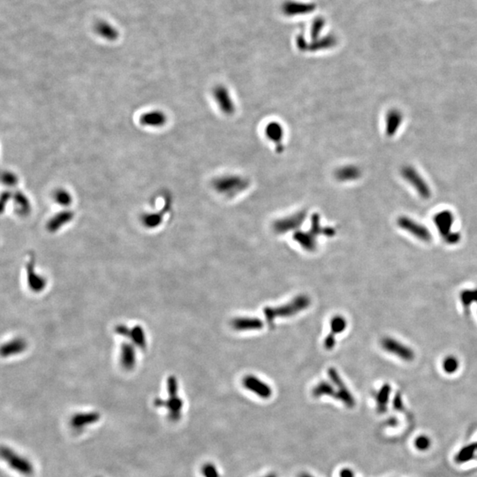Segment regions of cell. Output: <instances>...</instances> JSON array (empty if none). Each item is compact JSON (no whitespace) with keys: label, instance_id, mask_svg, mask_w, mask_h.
I'll return each instance as SVG.
<instances>
[{"label":"cell","instance_id":"6da1fadb","mask_svg":"<svg viewBox=\"0 0 477 477\" xmlns=\"http://www.w3.org/2000/svg\"><path fill=\"white\" fill-rule=\"evenodd\" d=\"M310 305V299L307 295H299L285 305L277 308L266 307L264 310V316L270 326L273 327L274 320L279 318H290L308 309Z\"/></svg>","mask_w":477,"mask_h":477},{"label":"cell","instance_id":"7a4b0ae2","mask_svg":"<svg viewBox=\"0 0 477 477\" xmlns=\"http://www.w3.org/2000/svg\"><path fill=\"white\" fill-rule=\"evenodd\" d=\"M168 398L166 400L161 398H156L154 404L157 406H163L168 411L169 417L172 421H178L181 416V412L183 408V400L179 397L178 391L179 385L178 380L175 377H169L167 379Z\"/></svg>","mask_w":477,"mask_h":477},{"label":"cell","instance_id":"3957f363","mask_svg":"<svg viewBox=\"0 0 477 477\" xmlns=\"http://www.w3.org/2000/svg\"><path fill=\"white\" fill-rule=\"evenodd\" d=\"M1 456L6 464L21 475L30 477L34 474V467L32 463L24 457L21 456L17 452H13L12 449L3 446L1 449Z\"/></svg>","mask_w":477,"mask_h":477},{"label":"cell","instance_id":"277c9868","mask_svg":"<svg viewBox=\"0 0 477 477\" xmlns=\"http://www.w3.org/2000/svg\"><path fill=\"white\" fill-rule=\"evenodd\" d=\"M35 255L30 253L26 259V274L28 285L31 291L35 293H40L46 287L47 281L44 277L39 275L35 270Z\"/></svg>","mask_w":477,"mask_h":477},{"label":"cell","instance_id":"5b68a950","mask_svg":"<svg viewBox=\"0 0 477 477\" xmlns=\"http://www.w3.org/2000/svg\"><path fill=\"white\" fill-rule=\"evenodd\" d=\"M382 348L390 354L396 356L401 360L412 361L414 359V353L406 345L398 341L393 338H385L382 339Z\"/></svg>","mask_w":477,"mask_h":477},{"label":"cell","instance_id":"8992f818","mask_svg":"<svg viewBox=\"0 0 477 477\" xmlns=\"http://www.w3.org/2000/svg\"><path fill=\"white\" fill-rule=\"evenodd\" d=\"M328 375L331 378V382L336 385L337 388V399L343 402L348 407H353L356 405L355 398L353 397L351 393L349 392L348 387L345 385L342 379L339 377L337 370L333 368H329Z\"/></svg>","mask_w":477,"mask_h":477},{"label":"cell","instance_id":"52a82bcc","mask_svg":"<svg viewBox=\"0 0 477 477\" xmlns=\"http://www.w3.org/2000/svg\"><path fill=\"white\" fill-rule=\"evenodd\" d=\"M436 224L446 242L449 244H455L461 239V235L450 232V228L452 225V215L446 212L437 215L436 218Z\"/></svg>","mask_w":477,"mask_h":477},{"label":"cell","instance_id":"ba28073f","mask_svg":"<svg viewBox=\"0 0 477 477\" xmlns=\"http://www.w3.org/2000/svg\"><path fill=\"white\" fill-rule=\"evenodd\" d=\"M243 386L255 395L263 398H269L272 395V390L270 385L260 380L258 377L248 375L243 378Z\"/></svg>","mask_w":477,"mask_h":477},{"label":"cell","instance_id":"9c48e42d","mask_svg":"<svg viewBox=\"0 0 477 477\" xmlns=\"http://www.w3.org/2000/svg\"><path fill=\"white\" fill-rule=\"evenodd\" d=\"M348 326V322L342 316H335L331 318L330 322L331 332L328 334L323 341V347L326 350H331L334 348L336 344L335 336L342 333Z\"/></svg>","mask_w":477,"mask_h":477},{"label":"cell","instance_id":"30bf717a","mask_svg":"<svg viewBox=\"0 0 477 477\" xmlns=\"http://www.w3.org/2000/svg\"><path fill=\"white\" fill-rule=\"evenodd\" d=\"M398 225L401 228L409 232L412 235H414L416 238L423 240V241H430L431 239V234L428 231L427 228L419 225L417 223L412 221L411 219L406 218H400L398 220Z\"/></svg>","mask_w":477,"mask_h":477},{"label":"cell","instance_id":"8fae6325","mask_svg":"<svg viewBox=\"0 0 477 477\" xmlns=\"http://www.w3.org/2000/svg\"><path fill=\"white\" fill-rule=\"evenodd\" d=\"M101 415L97 412L78 413L72 416L70 425L75 430H81L88 425H92L100 420Z\"/></svg>","mask_w":477,"mask_h":477},{"label":"cell","instance_id":"7c38bea8","mask_svg":"<svg viewBox=\"0 0 477 477\" xmlns=\"http://www.w3.org/2000/svg\"><path fill=\"white\" fill-rule=\"evenodd\" d=\"M231 326L235 331H255L261 330L264 323L256 318H236L231 321Z\"/></svg>","mask_w":477,"mask_h":477},{"label":"cell","instance_id":"4fadbf2b","mask_svg":"<svg viewBox=\"0 0 477 477\" xmlns=\"http://www.w3.org/2000/svg\"><path fill=\"white\" fill-rule=\"evenodd\" d=\"M28 347L25 339L21 338H15L11 339L2 346L1 355L3 357H10V356H17L25 351Z\"/></svg>","mask_w":477,"mask_h":477},{"label":"cell","instance_id":"5bb4252c","mask_svg":"<svg viewBox=\"0 0 477 477\" xmlns=\"http://www.w3.org/2000/svg\"><path fill=\"white\" fill-rule=\"evenodd\" d=\"M74 218V212L69 210H64L59 213L56 214L53 218H50L49 222L47 223V230L50 233H55L59 231L62 226L72 221Z\"/></svg>","mask_w":477,"mask_h":477},{"label":"cell","instance_id":"9a60e30c","mask_svg":"<svg viewBox=\"0 0 477 477\" xmlns=\"http://www.w3.org/2000/svg\"><path fill=\"white\" fill-rule=\"evenodd\" d=\"M304 217H305V215L300 214V215H295L292 218L281 219L279 221H278L274 224V226H273L274 231L278 234H285L292 229L297 228L298 226H301Z\"/></svg>","mask_w":477,"mask_h":477},{"label":"cell","instance_id":"2e32d148","mask_svg":"<svg viewBox=\"0 0 477 477\" xmlns=\"http://www.w3.org/2000/svg\"><path fill=\"white\" fill-rule=\"evenodd\" d=\"M136 362V352L134 345L130 343H123L120 349V364L126 369H132Z\"/></svg>","mask_w":477,"mask_h":477},{"label":"cell","instance_id":"e0dca14e","mask_svg":"<svg viewBox=\"0 0 477 477\" xmlns=\"http://www.w3.org/2000/svg\"><path fill=\"white\" fill-rule=\"evenodd\" d=\"M140 122L143 126L159 127L163 126L166 122V116L161 111H152L142 115Z\"/></svg>","mask_w":477,"mask_h":477},{"label":"cell","instance_id":"ac0fdd59","mask_svg":"<svg viewBox=\"0 0 477 477\" xmlns=\"http://www.w3.org/2000/svg\"><path fill=\"white\" fill-rule=\"evenodd\" d=\"M127 339H129L133 345L136 346L137 348H142V349L146 348V334L141 325H135L130 328L129 335Z\"/></svg>","mask_w":477,"mask_h":477},{"label":"cell","instance_id":"d6986e66","mask_svg":"<svg viewBox=\"0 0 477 477\" xmlns=\"http://www.w3.org/2000/svg\"><path fill=\"white\" fill-rule=\"evenodd\" d=\"M293 238L300 243L307 251L313 252L317 249V241L316 237H314L311 234H306V233H296L293 235Z\"/></svg>","mask_w":477,"mask_h":477},{"label":"cell","instance_id":"ffe728a7","mask_svg":"<svg viewBox=\"0 0 477 477\" xmlns=\"http://www.w3.org/2000/svg\"><path fill=\"white\" fill-rule=\"evenodd\" d=\"M391 391H392V388H391L390 385H383L381 389L378 391V393L376 395L377 411L379 413H384L386 410Z\"/></svg>","mask_w":477,"mask_h":477},{"label":"cell","instance_id":"44dd1931","mask_svg":"<svg viewBox=\"0 0 477 477\" xmlns=\"http://www.w3.org/2000/svg\"><path fill=\"white\" fill-rule=\"evenodd\" d=\"M477 452V443L476 444H470L466 445L461 449L460 452H458L455 456V461L459 464H462L465 462L473 460L475 455Z\"/></svg>","mask_w":477,"mask_h":477},{"label":"cell","instance_id":"7402d4cb","mask_svg":"<svg viewBox=\"0 0 477 477\" xmlns=\"http://www.w3.org/2000/svg\"><path fill=\"white\" fill-rule=\"evenodd\" d=\"M14 203L17 212L21 216H26L30 213V203L28 198L21 192H16L14 194Z\"/></svg>","mask_w":477,"mask_h":477},{"label":"cell","instance_id":"603a6c76","mask_svg":"<svg viewBox=\"0 0 477 477\" xmlns=\"http://www.w3.org/2000/svg\"><path fill=\"white\" fill-rule=\"evenodd\" d=\"M312 394L314 397H322L323 395L325 396H330V397H333L336 398H337V390L335 389L334 387L327 383V382H321L319 383L317 386L315 387L313 391H312Z\"/></svg>","mask_w":477,"mask_h":477},{"label":"cell","instance_id":"cb8c5ba5","mask_svg":"<svg viewBox=\"0 0 477 477\" xmlns=\"http://www.w3.org/2000/svg\"><path fill=\"white\" fill-rule=\"evenodd\" d=\"M166 209L162 212L159 213L146 214L143 218V223L147 228H155L161 225L163 221V215L165 213Z\"/></svg>","mask_w":477,"mask_h":477},{"label":"cell","instance_id":"d4e9b609","mask_svg":"<svg viewBox=\"0 0 477 477\" xmlns=\"http://www.w3.org/2000/svg\"><path fill=\"white\" fill-rule=\"evenodd\" d=\"M443 369L444 370V372L447 373V374H452V373H455L457 371V369L459 368V360L457 359L456 357L454 356H447L444 360H443Z\"/></svg>","mask_w":477,"mask_h":477},{"label":"cell","instance_id":"484cf974","mask_svg":"<svg viewBox=\"0 0 477 477\" xmlns=\"http://www.w3.org/2000/svg\"><path fill=\"white\" fill-rule=\"evenodd\" d=\"M54 198L56 202H58L60 205L68 206L71 204L72 197L69 193L64 189H59L55 193Z\"/></svg>","mask_w":477,"mask_h":477},{"label":"cell","instance_id":"4316f807","mask_svg":"<svg viewBox=\"0 0 477 477\" xmlns=\"http://www.w3.org/2000/svg\"><path fill=\"white\" fill-rule=\"evenodd\" d=\"M461 300L462 304L464 306L465 310H469V307L473 302H475L474 290L466 289L464 291H462L461 293Z\"/></svg>","mask_w":477,"mask_h":477},{"label":"cell","instance_id":"83f0119b","mask_svg":"<svg viewBox=\"0 0 477 477\" xmlns=\"http://www.w3.org/2000/svg\"><path fill=\"white\" fill-rule=\"evenodd\" d=\"M414 445L419 451H426L431 445V440L426 436H420L414 441Z\"/></svg>","mask_w":477,"mask_h":477},{"label":"cell","instance_id":"f1b7e54d","mask_svg":"<svg viewBox=\"0 0 477 477\" xmlns=\"http://www.w3.org/2000/svg\"><path fill=\"white\" fill-rule=\"evenodd\" d=\"M201 474L204 477H218V471L212 464H206L201 468Z\"/></svg>","mask_w":477,"mask_h":477},{"label":"cell","instance_id":"f546056e","mask_svg":"<svg viewBox=\"0 0 477 477\" xmlns=\"http://www.w3.org/2000/svg\"><path fill=\"white\" fill-rule=\"evenodd\" d=\"M3 181L5 184L10 185V186L16 184V176L11 172H4L3 174Z\"/></svg>","mask_w":477,"mask_h":477},{"label":"cell","instance_id":"4dcf8cb0","mask_svg":"<svg viewBox=\"0 0 477 477\" xmlns=\"http://www.w3.org/2000/svg\"><path fill=\"white\" fill-rule=\"evenodd\" d=\"M394 408L397 409V410H402V408H403V401H402L400 394H398L397 395H395L394 399Z\"/></svg>","mask_w":477,"mask_h":477},{"label":"cell","instance_id":"1f68e13d","mask_svg":"<svg viewBox=\"0 0 477 477\" xmlns=\"http://www.w3.org/2000/svg\"><path fill=\"white\" fill-rule=\"evenodd\" d=\"M340 477H355L350 469H345L340 472Z\"/></svg>","mask_w":477,"mask_h":477},{"label":"cell","instance_id":"d6a6232c","mask_svg":"<svg viewBox=\"0 0 477 477\" xmlns=\"http://www.w3.org/2000/svg\"><path fill=\"white\" fill-rule=\"evenodd\" d=\"M474 297H475V302L477 304V288L474 290Z\"/></svg>","mask_w":477,"mask_h":477},{"label":"cell","instance_id":"836d02e7","mask_svg":"<svg viewBox=\"0 0 477 477\" xmlns=\"http://www.w3.org/2000/svg\"><path fill=\"white\" fill-rule=\"evenodd\" d=\"M301 477H311V476H310V475H308V474H302V476H301Z\"/></svg>","mask_w":477,"mask_h":477},{"label":"cell","instance_id":"e575fe53","mask_svg":"<svg viewBox=\"0 0 477 477\" xmlns=\"http://www.w3.org/2000/svg\"><path fill=\"white\" fill-rule=\"evenodd\" d=\"M274 477V476H268V477Z\"/></svg>","mask_w":477,"mask_h":477}]
</instances>
